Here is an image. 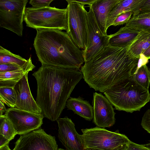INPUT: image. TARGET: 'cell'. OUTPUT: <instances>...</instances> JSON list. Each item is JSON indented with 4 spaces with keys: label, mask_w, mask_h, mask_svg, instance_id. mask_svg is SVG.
I'll return each instance as SVG.
<instances>
[{
    "label": "cell",
    "mask_w": 150,
    "mask_h": 150,
    "mask_svg": "<svg viewBox=\"0 0 150 150\" xmlns=\"http://www.w3.org/2000/svg\"><path fill=\"white\" fill-rule=\"evenodd\" d=\"M33 46L42 65L79 70L85 62L83 50L66 32L39 29Z\"/></svg>",
    "instance_id": "3"
},
{
    "label": "cell",
    "mask_w": 150,
    "mask_h": 150,
    "mask_svg": "<svg viewBox=\"0 0 150 150\" xmlns=\"http://www.w3.org/2000/svg\"><path fill=\"white\" fill-rule=\"evenodd\" d=\"M133 75L103 92L116 110L130 113L139 111L150 100L149 90L138 83Z\"/></svg>",
    "instance_id": "4"
},
{
    "label": "cell",
    "mask_w": 150,
    "mask_h": 150,
    "mask_svg": "<svg viewBox=\"0 0 150 150\" xmlns=\"http://www.w3.org/2000/svg\"><path fill=\"white\" fill-rule=\"evenodd\" d=\"M142 32L125 26L121 28L115 33L110 35L109 44L111 46L117 47L129 46Z\"/></svg>",
    "instance_id": "17"
},
{
    "label": "cell",
    "mask_w": 150,
    "mask_h": 150,
    "mask_svg": "<svg viewBox=\"0 0 150 150\" xmlns=\"http://www.w3.org/2000/svg\"><path fill=\"white\" fill-rule=\"evenodd\" d=\"M134 80L144 88L149 90L150 83L149 68L146 64L140 67L133 75Z\"/></svg>",
    "instance_id": "24"
},
{
    "label": "cell",
    "mask_w": 150,
    "mask_h": 150,
    "mask_svg": "<svg viewBox=\"0 0 150 150\" xmlns=\"http://www.w3.org/2000/svg\"><path fill=\"white\" fill-rule=\"evenodd\" d=\"M12 124L17 134L22 135L39 129L43 124L42 114L10 108L4 114Z\"/></svg>",
    "instance_id": "10"
},
{
    "label": "cell",
    "mask_w": 150,
    "mask_h": 150,
    "mask_svg": "<svg viewBox=\"0 0 150 150\" xmlns=\"http://www.w3.org/2000/svg\"><path fill=\"white\" fill-rule=\"evenodd\" d=\"M81 140L84 149L118 150L128 146L130 140L125 134L96 127L82 129Z\"/></svg>",
    "instance_id": "5"
},
{
    "label": "cell",
    "mask_w": 150,
    "mask_h": 150,
    "mask_svg": "<svg viewBox=\"0 0 150 150\" xmlns=\"http://www.w3.org/2000/svg\"><path fill=\"white\" fill-rule=\"evenodd\" d=\"M68 4V30L66 32L81 50H85L87 42V11L84 5L66 0Z\"/></svg>",
    "instance_id": "7"
},
{
    "label": "cell",
    "mask_w": 150,
    "mask_h": 150,
    "mask_svg": "<svg viewBox=\"0 0 150 150\" xmlns=\"http://www.w3.org/2000/svg\"><path fill=\"white\" fill-rule=\"evenodd\" d=\"M127 147L130 150H149L143 145L136 144L131 141Z\"/></svg>",
    "instance_id": "31"
},
{
    "label": "cell",
    "mask_w": 150,
    "mask_h": 150,
    "mask_svg": "<svg viewBox=\"0 0 150 150\" xmlns=\"http://www.w3.org/2000/svg\"><path fill=\"white\" fill-rule=\"evenodd\" d=\"M10 141L0 135V147L9 144Z\"/></svg>",
    "instance_id": "34"
},
{
    "label": "cell",
    "mask_w": 150,
    "mask_h": 150,
    "mask_svg": "<svg viewBox=\"0 0 150 150\" xmlns=\"http://www.w3.org/2000/svg\"><path fill=\"white\" fill-rule=\"evenodd\" d=\"M35 67L30 57L27 63L21 69L11 71L0 72V87L13 88L26 74Z\"/></svg>",
    "instance_id": "16"
},
{
    "label": "cell",
    "mask_w": 150,
    "mask_h": 150,
    "mask_svg": "<svg viewBox=\"0 0 150 150\" xmlns=\"http://www.w3.org/2000/svg\"><path fill=\"white\" fill-rule=\"evenodd\" d=\"M58 150H67L64 149H61V148H59L58 149Z\"/></svg>",
    "instance_id": "40"
},
{
    "label": "cell",
    "mask_w": 150,
    "mask_h": 150,
    "mask_svg": "<svg viewBox=\"0 0 150 150\" xmlns=\"http://www.w3.org/2000/svg\"><path fill=\"white\" fill-rule=\"evenodd\" d=\"M128 46L109 45L93 58L85 62L80 70L90 87L103 93L134 74L139 68L140 58L130 56Z\"/></svg>",
    "instance_id": "2"
},
{
    "label": "cell",
    "mask_w": 150,
    "mask_h": 150,
    "mask_svg": "<svg viewBox=\"0 0 150 150\" xmlns=\"http://www.w3.org/2000/svg\"><path fill=\"white\" fill-rule=\"evenodd\" d=\"M26 74L13 88L16 96L15 107L23 110L38 113L42 111L31 94Z\"/></svg>",
    "instance_id": "14"
},
{
    "label": "cell",
    "mask_w": 150,
    "mask_h": 150,
    "mask_svg": "<svg viewBox=\"0 0 150 150\" xmlns=\"http://www.w3.org/2000/svg\"><path fill=\"white\" fill-rule=\"evenodd\" d=\"M58 126V138L67 150H84L81 135L76 130L71 119L66 116L57 120Z\"/></svg>",
    "instance_id": "13"
},
{
    "label": "cell",
    "mask_w": 150,
    "mask_h": 150,
    "mask_svg": "<svg viewBox=\"0 0 150 150\" xmlns=\"http://www.w3.org/2000/svg\"><path fill=\"white\" fill-rule=\"evenodd\" d=\"M133 14L131 11H127L121 13L115 18L112 25L116 26L127 23L131 18Z\"/></svg>",
    "instance_id": "26"
},
{
    "label": "cell",
    "mask_w": 150,
    "mask_h": 150,
    "mask_svg": "<svg viewBox=\"0 0 150 150\" xmlns=\"http://www.w3.org/2000/svg\"><path fill=\"white\" fill-rule=\"evenodd\" d=\"M53 0H30L29 3L33 8H41L50 6Z\"/></svg>",
    "instance_id": "27"
},
{
    "label": "cell",
    "mask_w": 150,
    "mask_h": 150,
    "mask_svg": "<svg viewBox=\"0 0 150 150\" xmlns=\"http://www.w3.org/2000/svg\"><path fill=\"white\" fill-rule=\"evenodd\" d=\"M27 60L19 55L14 54L1 46H0V64H15L22 67L27 62Z\"/></svg>",
    "instance_id": "21"
},
{
    "label": "cell",
    "mask_w": 150,
    "mask_h": 150,
    "mask_svg": "<svg viewBox=\"0 0 150 150\" xmlns=\"http://www.w3.org/2000/svg\"><path fill=\"white\" fill-rule=\"evenodd\" d=\"M118 150H130L128 148L127 146L123 148Z\"/></svg>",
    "instance_id": "39"
},
{
    "label": "cell",
    "mask_w": 150,
    "mask_h": 150,
    "mask_svg": "<svg viewBox=\"0 0 150 150\" xmlns=\"http://www.w3.org/2000/svg\"><path fill=\"white\" fill-rule=\"evenodd\" d=\"M28 2V0H0V27L22 36L23 23Z\"/></svg>",
    "instance_id": "8"
},
{
    "label": "cell",
    "mask_w": 150,
    "mask_h": 150,
    "mask_svg": "<svg viewBox=\"0 0 150 150\" xmlns=\"http://www.w3.org/2000/svg\"><path fill=\"white\" fill-rule=\"evenodd\" d=\"M125 26L144 32L150 33V18H138L132 16Z\"/></svg>",
    "instance_id": "23"
},
{
    "label": "cell",
    "mask_w": 150,
    "mask_h": 150,
    "mask_svg": "<svg viewBox=\"0 0 150 150\" xmlns=\"http://www.w3.org/2000/svg\"><path fill=\"white\" fill-rule=\"evenodd\" d=\"M92 104L93 122L97 127H110L115 124L116 113L112 105L105 96L101 93H94Z\"/></svg>",
    "instance_id": "12"
},
{
    "label": "cell",
    "mask_w": 150,
    "mask_h": 150,
    "mask_svg": "<svg viewBox=\"0 0 150 150\" xmlns=\"http://www.w3.org/2000/svg\"><path fill=\"white\" fill-rule=\"evenodd\" d=\"M32 75L36 79V101L44 117L57 120L76 85L83 78L81 70L42 65Z\"/></svg>",
    "instance_id": "1"
},
{
    "label": "cell",
    "mask_w": 150,
    "mask_h": 150,
    "mask_svg": "<svg viewBox=\"0 0 150 150\" xmlns=\"http://www.w3.org/2000/svg\"><path fill=\"white\" fill-rule=\"evenodd\" d=\"M66 107L68 110L73 111L87 121H91L93 119V106L88 101L84 100L80 96L77 98L70 97L67 102Z\"/></svg>",
    "instance_id": "19"
},
{
    "label": "cell",
    "mask_w": 150,
    "mask_h": 150,
    "mask_svg": "<svg viewBox=\"0 0 150 150\" xmlns=\"http://www.w3.org/2000/svg\"><path fill=\"white\" fill-rule=\"evenodd\" d=\"M0 150H11L9 147L8 144L0 147Z\"/></svg>",
    "instance_id": "37"
},
{
    "label": "cell",
    "mask_w": 150,
    "mask_h": 150,
    "mask_svg": "<svg viewBox=\"0 0 150 150\" xmlns=\"http://www.w3.org/2000/svg\"><path fill=\"white\" fill-rule=\"evenodd\" d=\"M0 135L10 141L17 134L13 125L4 115L0 116Z\"/></svg>",
    "instance_id": "22"
},
{
    "label": "cell",
    "mask_w": 150,
    "mask_h": 150,
    "mask_svg": "<svg viewBox=\"0 0 150 150\" xmlns=\"http://www.w3.org/2000/svg\"><path fill=\"white\" fill-rule=\"evenodd\" d=\"M150 13V0H144V2L140 6L137 14L135 16Z\"/></svg>",
    "instance_id": "30"
},
{
    "label": "cell",
    "mask_w": 150,
    "mask_h": 150,
    "mask_svg": "<svg viewBox=\"0 0 150 150\" xmlns=\"http://www.w3.org/2000/svg\"><path fill=\"white\" fill-rule=\"evenodd\" d=\"M0 100L8 107H15L16 96L13 88L0 87Z\"/></svg>",
    "instance_id": "25"
},
{
    "label": "cell",
    "mask_w": 150,
    "mask_h": 150,
    "mask_svg": "<svg viewBox=\"0 0 150 150\" xmlns=\"http://www.w3.org/2000/svg\"><path fill=\"white\" fill-rule=\"evenodd\" d=\"M22 67L15 64H0V72H6L13 71L19 69Z\"/></svg>",
    "instance_id": "29"
},
{
    "label": "cell",
    "mask_w": 150,
    "mask_h": 150,
    "mask_svg": "<svg viewBox=\"0 0 150 150\" xmlns=\"http://www.w3.org/2000/svg\"><path fill=\"white\" fill-rule=\"evenodd\" d=\"M137 18H150V13L141 14H139L137 15L136 16H133Z\"/></svg>",
    "instance_id": "35"
},
{
    "label": "cell",
    "mask_w": 150,
    "mask_h": 150,
    "mask_svg": "<svg viewBox=\"0 0 150 150\" xmlns=\"http://www.w3.org/2000/svg\"><path fill=\"white\" fill-rule=\"evenodd\" d=\"M144 0H120L113 7L110 13L107 20L106 29L112 25L114 21L121 13L131 11L135 16Z\"/></svg>",
    "instance_id": "18"
},
{
    "label": "cell",
    "mask_w": 150,
    "mask_h": 150,
    "mask_svg": "<svg viewBox=\"0 0 150 150\" xmlns=\"http://www.w3.org/2000/svg\"><path fill=\"white\" fill-rule=\"evenodd\" d=\"M87 42L83 50L85 62L103 51L109 44L110 35L103 33L96 20L93 11L89 7L86 13Z\"/></svg>",
    "instance_id": "9"
},
{
    "label": "cell",
    "mask_w": 150,
    "mask_h": 150,
    "mask_svg": "<svg viewBox=\"0 0 150 150\" xmlns=\"http://www.w3.org/2000/svg\"><path fill=\"white\" fill-rule=\"evenodd\" d=\"M141 125L143 128L150 134V109L147 110L144 114Z\"/></svg>",
    "instance_id": "28"
},
{
    "label": "cell",
    "mask_w": 150,
    "mask_h": 150,
    "mask_svg": "<svg viewBox=\"0 0 150 150\" xmlns=\"http://www.w3.org/2000/svg\"><path fill=\"white\" fill-rule=\"evenodd\" d=\"M150 47V33L142 32L129 45L127 53L130 56L140 58L141 55Z\"/></svg>",
    "instance_id": "20"
},
{
    "label": "cell",
    "mask_w": 150,
    "mask_h": 150,
    "mask_svg": "<svg viewBox=\"0 0 150 150\" xmlns=\"http://www.w3.org/2000/svg\"><path fill=\"white\" fill-rule=\"evenodd\" d=\"M24 20L27 26L35 29L68 30L67 10L49 6L26 8Z\"/></svg>",
    "instance_id": "6"
},
{
    "label": "cell",
    "mask_w": 150,
    "mask_h": 150,
    "mask_svg": "<svg viewBox=\"0 0 150 150\" xmlns=\"http://www.w3.org/2000/svg\"><path fill=\"white\" fill-rule=\"evenodd\" d=\"M7 110L4 103L0 100V116L2 115L4 113H5Z\"/></svg>",
    "instance_id": "33"
},
{
    "label": "cell",
    "mask_w": 150,
    "mask_h": 150,
    "mask_svg": "<svg viewBox=\"0 0 150 150\" xmlns=\"http://www.w3.org/2000/svg\"><path fill=\"white\" fill-rule=\"evenodd\" d=\"M13 150H58L55 137L41 128L21 135Z\"/></svg>",
    "instance_id": "11"
},
{
    "label": "cell",
    "mask_w": 150,
    "mask_h": 150,
    "mask_svg": "<svg viewBox=\"0 0 150 150\" xmlns=\"http://www.w3.org/2000/svg\"><path fill=\"white\" fill-rule=\"evenodd\" d=\"M147 59H150V47L142 54Z\"/></svg>",
    "instance_id": "36"
},
{
    "label": "cell",
    "mask_w": 150,
    "mask_h": 150,
    "mask_svg": "<svg viewBox=\"0 0 150 150\" xmlns=\"http://www.w3.org/2000/svg\"><path fill=\"white\" fill-rule=\"evenodd\" d=\"M149 78L150 80V68H149Z\"/></svg>",
    "instance_id": "41"
},
{
    "label": "cell",
    "mask_w": 150,
    "mask_h": 150,
    "mask_svg": "<svg viewBox=\"0 0 150 150\" xmlns=\"http://www.w3.org/2000/svg\"><path fill=\"white\" fill-rule=\"evenodd\" d=\"M120 0H96L91 6L96 20L100 29L105 35L107 33L106 23L109 14L113 7Z\"/></svg>",
    "instance_id": "15"
},
{
    "label": "cell",
    "mask_w": 150,
    "mask_h": 150,
    "mask_svg": "<svg viewBox=\"0 0 150 150\" xmlns=\"http://www.w3.org/2000/svg\"><path fill=\"white\" fill-rule=\"evenodd\" d=\"M143 145L144 146L150 150V140L148 143Z\"/></svg>",
    "instance_id": "38"
},
{
    "label": "cell",
    "mask_w": 150,
    "mask_h": 150,
    "mask_svg": "<svg viewBox=\"0 0 150 150\" xmlns=\"http://www.w3.org/2000/svg\"><path fill=\"white\" fill-rule=\"evenodd\" d=\"M73 2H76L83 5L87 4L91 6L96 0H70Z\"/></svg>",
    "instance_id": "32"
}]
</instances>
